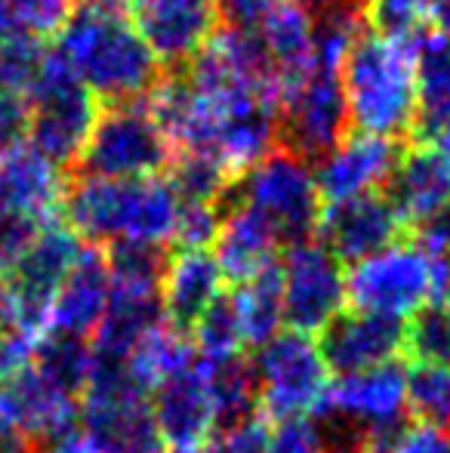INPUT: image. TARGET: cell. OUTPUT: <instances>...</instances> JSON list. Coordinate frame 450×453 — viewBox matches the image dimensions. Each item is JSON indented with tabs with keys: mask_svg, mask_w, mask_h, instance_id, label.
<instances>
[{
	"mask_svg": "<svg viewBox=\"0 0 450 453\" xmlns=\"http://www.w3.org/2000/svg\"><path fill=\"white\" fill-rule=\"evenodd\" d=\"M281 84L250 28H219L188 62L186 78L145 96L173 151L213 161L240 180L271 155L281 136Z\"/></svg>",
	"mask_w": 450,
	"mask_h": 453,
	"instance_id": "cell-1",
	"label": "cell"
},
{
	"mask_svg": "<svg viewBox=\"0 0 450 453\" xmlns=\"http://www.w3.org/2000/svg\"><path fill=\"white\" fill-rule=\"evenodd\" d=\"M53 53L96 102H139L157 84V59L133 28L124 0H78Z\"/></svg>",
	"mask_w": 450,
	"mask_h": 453,
	"instance_id": "cell-2",
	"label": "cell"
},
{
	"mask_svg": "<svg viewBox=\"0 0 450 453\" xmlns=\"http://www.w3.org/2000/svg\"><path fill=\"white\" fill-rule=\"evenodd\" d=\"M182 197L167 176L151 180H99L80 176L68 185V228L87 247L161 253L176 241Z\"/></svg>",
	"mask_w": 450,
	"mask_h": 453,
	"instance_id": "cell-3",
	"label": "cell"
},
{
	"mask_svg": "<svg viewBox=\"0 0 450 453\" xmlns=\"http://www.w3.org/2000/svg\"><path fill=\"white\" fill-rule=\"evenodd\" d=\"M339 87L355 133L395 142L420 118V41L361 31Z\"/></svg>",
	"mask_w": 450,
	"mask_h": 453,
	"instance_id": "cell-4",
	"label": "cell"
},
{
	"mask_svg": "<svg viewBox=\"0 0 450 453\" xmlns=\"http://www.w3.org/2000/svg\"><path fill=\"white\" fill-rule=\"evenodd\" d=\"M445 263L423 241L389 244L373 257L346 269V290L352 311L408 324L432 309L441 293Z\"/></svg>",
	"mask_w": 450,
	"mask_h": 453,
	"instance_id": "cell-5",
	"label": "cell"
},
{
	"mask_svg": "<svg viewBox=\"0 0 450 453\" xmlns=\"http://www.w3.org/2000/svg\"><path fill=\"white\" fill-rule=\"evenodd\" d=\"M256 411L265 423H300L324 411L333 386V370L318 336L281 330L250 361Z\"/></svg>",
	"mask_w": 450,
	"mask_h": 453,
	"instance_id": "cell-6",
	"label": "cell"
},
{
	"mask_svg": "<svg viewBox=\"0 0 450 453\" xmlns=\"http://www.w3.org/2000/svg\"><path fill=\"white\" fill-rule=\"evenodd\" d=\"M65 170L34 145L22 142L0 155V272L19 259L41 228L65 210Z\"/></svg>",
	"mask_w": 450,
	"mask_h": 453,
	"instance_id": "cell-7",
	"label": "cell"
},
{
	"mask_svg": "<svg viewBox=\"0 0 450 453\" xmlns=\"http://www.w3.org/2000/svg\"><path fill=\"white\" fill-rule=\"evenodd\" d=\"M234 203L259 216L281 244L309 241L324 213L315 167L287 149H275L240 176Z\"/></svg>",
	"mask_w": 450,
	"mask_h": 453,
	"instance_id": "cell-8",
	"label": "cell"
},
{
	"mask_svg": "<svg viewBox=\"0 0 450 453\" xmlns=\"http://www.w3.org/2000/svg\"><path fill=\"white\" fill-rule=\"evenodd\" d=\"M25 99H28V145H34L59 167L80 161L99 118V102L72 78L53 47L43 56L34 81L25 90Z\"/></svg>",
	"mask_w": 450,
	"mask_h": 453,
	"instance_id": "cell-9",
	"label": "cell"
},
{
	"mask_svg": "<svg viewBox=\"0 0 450 453\" xmlns=\"http://www.w3.org/2000/svg\"><path fill=\"white\" fill-rule=\"evenodd\" d=\"M109 309L90 340L99 358L124 361L164 321L161 311V253L109 250Z\"/></svg>",
	"mask_w": 450,
	"mask_h": 453,
	"instance_id": "cell-10",
	"label": "cell"
},
{
	"mask_svg": "<svg viewBox=\"0 0 450 453\" xmlns=\"http://www.w3.org/2000/svg\"><path fill=\"white\" fill-rule=\"evenodd\" d=\"M173 164V145L164 136L149 102H118L99 111L80 155L84 176L99 180H151Z\"/></svg>",
	"mask_w": 450,
	"mask_h": 453,
	"instance_id": "cell-11",
	"label": "cell"
},
{
	"mask_svg": "<svg viewBox=\"0 0 450 453\" xmlns=\"http://www.w3.org/2000/svg\"><path fill=\"white\" fill-rule=\"evenodd\" d=\"M80 429L109 448V453H161L149 392L133 382L120 361L93 352L90 380L80 395Z\"/></svg>",
	"mask_w": 450,
	"mask_h": 453,
	"instance_id": "cell-12",
	"label": "cell"
},
{
	"mask_svg": "<svg viewBox=\"0 0 450 453\" xmlns=\"http://www.w3.org/2000/svg\"><path fill=\"white\" fill-rule=\"evenodd\" d=\"M278 284L287 330L321 340L346 315V265L321 241L290 244L284 259H278Z\"/></svg>",
	"mask_w": 450,
	"mask_h": 453,
	"instance_id": "cell-13",
	"label": "cell"
},
{
	"mask_svg": "<svg viewBox=\"0 0 450 453\" xmlns=\"http://www.w3.org/2000/svg\"><path fill=\"white\" fill-rule=\"evenodd\" d=\"M149 401L157 441L173 453L201 450L223 429V413L213 395L210 373L198 352L186 367L167 376L157 388H151Z\"/></svg>",
	"mask_w": 450,
	"mask_h": 453,
	"instance_id": "cell-14",
	"label": "cell"
},
{
	"mask_svg": "<svg viewBox=\"0 0 450 453\" xmlns=\"http://www.w3.org/2000/svg\"><path fill=\"white\" fill-rule=\"evenodd\" d=\"M80 250V238L62 222L41 228L34 238L28 241L16 263L6 269L12 290L22 305V321H25V336L31 342H37L47 330V311L53 296L59 293L62 280L68 278V272L74 269Z\"/></svg>",
	"mask_w": 450,
	"mask_h": 453,
	"instance_id": "cell-15",
	"label": "cell"
},
{
	"mask_svg": "<svg viewBox=\"0 0 450 453\" xmlns=\"http://www.w3.org/2000/svg\"><path fill=\"white\" fill-rule=\"evenodd\" d=\"M136 35L157 65H188L213 41L223 12L217 0H124Z\"/></svg>",
	"mask_w": 450,
	"mask_h": 453,
	"instance_id": "cell-16",
	"label": "cell"
},
{
	"mask_svg": "<svg viewBox=\"0 0 450 453\" xmlns=\"http://www.w3.org/2000/svg\"><path fill=\"white\" fill-rule=\"evenodd\" d=\"M348 114L339 74L315 72L281 99V136L287 151L300 157H321L346 136Z\"/></svg>",
	"mask_w": 450,
	"mask_h": 453,
	"instance_id": "cell-17",
	"label": "cell"
},
{
	"mask_svg": "<svg viewBox=\"0 0 450 453\" xmlns=\"http://www.w3.org/2000/svg\"><path fill=\"white\" fill-rule=\"evenodd\" d=\"M398 167V149L392 139L346 133L327 155L315 164L321 201L339 203L352 197L379 195L383 185L392 182Z\"/></svg>",
	"mask_w": 450,
	"mask_h": 453,
	"instance_id": "cell-18",
	"label": "cell"
},
{
	"mask_svg": "<svg viewBox=\"0 0 450 453\" xmlns=\"http://www.w3.org/2000/svg\"><path fill=\"white\" fill-rule=\"evenodd\" d=\"M401 213L389 195H364L352 201L327 203L318 222V241L339 263H361L395 244L401 234Z\"/></svg>",
	"mask_w": 450,
	"mask_h": 453,
	"instance_id": "cell-19",
	"label": "cell"
},
{
	"mask_svg": "<svg viewBox=\"0 0 450 453\" xmlns=\"http://www.w3.org/2000/svg\"><path fill=\"white\" fill-rule=\"evenodd\" d=\"M4 398L28 444H53L80 426V395L31 361L4 386Z\"/></svg>",
	"mask_w": 450,
	"mask_h": 453,
	"instance_id": "cell-20",
	"label": "cell"
},
{
	"mask_svg": "<svg viewBox=\"0 0 450 453\" xmlns=\"http://www.w3.org/2000/svg\"><path fill=\"white\" fill-rule=\"evenodd\" d=\"M109 257L99 247L80 250L74 269L62 280L59 293L53 296L47 311V330L43 334L68 336V340L90 342L109 309Z\"/></svg>",
	"mask_w": 450,
	"mask_h": 453,
	"instance_id": "cell-21",
	"label": "cell"
},
{
	"mask_svg": "<svg viewBox=\"0 0 450 453\" xmlns=\"http://www.w3.org/2000/svg\"><path fill=\"white\" fill-rule=\"evenodd\" d=\"M225 296V274L210 250H176L161 265L164 321L192 334L198 321Z\"/></svg>",
	"mask_w": 450,
	"mask_h": 453,
	"instance_id": "cell-22",
	"label": "cell"
},
{
	"mask_svg": "<svg viewBox=\"0 0 450 453\" xmlns=\"http://www.w3.org/2000/svg\"><path fill=\"white\" fill-rule=\"evenodd\" d=\"M408 346L404 324L373 318L364 311H346L324 336L321 349L333 373H361V370L395 364L398 352Z\"/></svg>",
	"mask_w": 450,
	"mask_h": 453,
	"instance_id": "cell-23",
	"label": "cell"
},
{
	"mask_svg": "<svg viewBox=\"0 0 450 453\" xmlns=\"http://www.w3.org/2000/svg\"><path fill=\"white\" fill-rule=\"evenodd\" d=\"M250 31L281 84V93L294 90L309 74H315V16L309 10L284 0Z\"/></svg>",
	"mask_w": 450,
	"mask_h": 453,
	"instance_id": "cell-24",
	"label": "cell"
},
{
	"mask_svg": "<svg viewBox=\"0 0 450 453\" xmlns=\"http://www.w3.org/2000/svg\"><path fill=\"white\" fill-rule=\"evenodd\" d=\"M389 201L404 222L426 226L450 207V151L439 145H416L410 155L398 157L389 182Z\"/></svg>",
	"mask_w": 450,
	"mask_h": 453,
	"instance_id": "cell-25",
	"label": "cell"
},
{
	"mask_svg": "<svg viewBox=\"0 0 450 453\" xmlns=\"http://www.w3.org/2000/svg\"><path fill=\"white\" fill-rule=\"evenodd\" d=\"M278 250H281V241L275 238V232L259 216H253L250 210H244L240 203H232L223 213L210 253L219 269H223L225 280L244 284V280L256 278V274L275 269Z\"/></svg>",
	"mask_w": 450,
	"mask_h": 453,
	"instance_id": "cell-26",
	"label": "cell"
},
{
	"mask_svg": "<svg viewBox=\"0 0 450 453\" xmlns=\"http://www.w3.org/2000/svg\"><path fill=\"white\" fill-rule=\"evenodd\" d=\"M225 305L232 311V321L238 327V336L244 349L256 352L259 346L278 336L284 327V305H281V284H278V265L256 278L234 284L232 293H225Z\"/></svg>",
	"mask_w": 450,
	"mask_h": 453,
	"instance_id": "cell-27",
	"label": "cell"
},
{
	"mask_svg": "<svg viewBox=\"0 0 450 453\" xmlns=\"http://www.w3.org/2000/svg\"><path fill=\"white\" fill-rule=\"evenodd\" d=\"M416 127L429 145L450 151V41L420 43V118Z\"/></svg>",
	"mask_w": 450,
	"mask_h": 453,
	"instance_id": "cell-28",
	"label": "cell"
},
{
	"mask_svg": "<svg viewBox=\"0 0 450 453\" xmlns=\"http://www.w3.org/2000/svg\"><path fill=\"white\" fill-rule=\"evenodd\" d=\"M192 358H194L192 340L186 334H179L176 327H170V324H161L120 364L133 376V382L151 395V388H157L167 376L182 370Z\"/></svg>",
	"mask_w": 450,
	"mask_h": 453,
	"instance_id": "cell-29",
	"label": "cell"
},
{
	"mask_svg": "<svg viewBox=\"0 0 450 453\" xmlns=\"http://www.w3.org/2000/svg\"><path fill=\"white\" fill-rule=\"evenodd\" d=\"M78 0H0V43H43L62 31Z\"/></svg>",
	"mask_w": 450,
	"mask_h": 453,
	"instance_id": "cell-30",
	"label": "cell"
},
{
	"mask_svg": "<svg viewBox=\"0 0 450 453\" xmlns=\"http://www.w3.org/2000/svg\"><path fill=\"white\" fill-rule=\"evenodd\" d=\"M408 413L423 426L450 429V361H416L408 370Z\"/></svg>",
	"mask_w": 450,
	"mask_h": 453,
	"instance_id": "cell-31",
	"label": "cell"
},
{
	"mask_svg": "<svg viewBox=\"0 0 450 453\" xmlns=\"http://www.w3.org/2000/svg\"><path fill=\"white\" fill-rule=\"evenodd\" d=\"M429 4L432 0H364V12L377 31L420 41V31L429 25Z\"/></svg>",
	"mask_w": 450,
	"mask_h": 453,
	"instance_id": "cell-32",
	"label": "cell"
},
{
	"mask_svg": "<svg viewBox=\"0 0 450 453\" xmlns=\"http://www.w3.org/2000/svg\"><path fill=\"white\" fill-rule=\"evenodd\" d=\"M408 346L414 349L416 361H450V321L441 309L423 311L408 330Z\"/></svg>",
	"mask_w": 450,
	"mask_h": 453,
	"instance_id": "cell-33",
	"label": "cell"
},
{
	"mask_svg": "<svg viewBox=\"0 0 450 453\" xmlns=\"http://www.w3.org/2000/svg\"><path fill=\"white\" fill-rule=\"evenodd\" d=\"M265 453H337V448L321 426H315L312 419H300V423L275 426Z\"/></svg>",
	"mask_w": 450,
	"mask_h": 453,
	"instance_id": "cell-34",
	"label": "cell"
},
{
	"mask_svg": "<svg viewBox=\"0 0 450 453\" xmlns=\"http://www.w3.org/2000/svg\"><path fill=\"white\" fill-rule=\"evenodd\" d=\"M28 142V99L0 84V155Z\"/></svg>",
	"mask_w": 450,
	"mask_h": 453,
	"instance_id": "cell-35",
	"label": "cell"
},
{
	"mask_svg": "<svg viewBox=\"0 0 450 453\" xmlns=\"http://www.w3.org/2000/svg\"><path fill=\"white\" fill-rule=\"evenodd\" d=\"M383 453H450V435L432 426H404Z\"/></svg>",
	"mask_w": 450,
	"mask_h": 453,
	"instance_id": "cell-36",
	"label": "cell"
},
{
	"mask_svg": "<svg viewBox=\"0 0 450 453\" xmlns=\"http://www.w3.org/2000/svg\"><path fill=\"white\" fill-rule=\"evenodd\" d=\"M223 19L234 25V28H253L263 16H269L278 4L284 0H217Z\"/></svg>",
	"mask_w": 450,
	"mask_h": 453,
	"instance_id": "cell-37",
	"label": "cell"
},
{
	"mask_svg": "<svg viewBox=\"0 0 450 453\" xmlns=\"http://www.w3.org/2000/svg\"><path fill=\"white\" fill-rule=\"evenodd\" d=\"M0 336H22V340H28L25 336L22 305H19V296L12 290L6 272H0Z\"/></svg>",
	"mask_w": 450,
	"mask_h": 453,
	"instance_id": "cell-38",
	"label": "cell"
},
{
	"mask_svg": "<svg viewBox=\"0 0 450 453\" xmlns=\"http://www.w3.org/2000/svg\"><path fill=\"white\" fill-rule=\"evenodd\" d=\"M31 349L34 342L22 340V336H0V388L31 361Z\"/></svg>",
	"mask_w": 450,
	"mask_h": 453,
	"instance_id": "cell-39",
	"label": "cell"
},
{
	"mask_svg": "<svg viewBox=\"0 0 450 453\" xmlns=\"http://www.w3.org/2000/svg\"><path fill=\"white\" fill-rule=\"evenodd\" d=\"M43 453H109V448L78 426V429H72L68 435H62V438H56L53 444H47Z\"/></svg>",
	"mask_w": 450,
	"mask_h": 453,
	"instance_id": "cell-40",
	"label": "cell"
},
{
	"mask_svg": "<svg viewBox=\"0 0 450 453\" xmlns=\"http://www.w3.org/2000/svg\"><path fill=\"white\" fill-rule=\"evenodd\" d=\"M423 244H426L441 263L450 259V207L441 216H435L432 222L423 226Z\"/></svg>",
	"mask_w": 450,
	"mask_h": 453,
	"instance_id": "cell-41",
	"label": "cell"
},
{
	"mask_svg": "<svg viewBox=\"0 0 450 453\" xmlns=\"http://www.w3.org/2000/svg\"><path fill=\"white\" fill-rule=\"evenodd\" d=\"M0 453H28V441H25L19 423L12 419L4 388H0Z\"/></svg>",
	"mask_w": 450,
	"mask_h": 453,
	"instance_id": "cell-42",
	"label": "cell"
},
{
	"mask_svg": "<svg viewBox=\"0 0 450 453\" xmlns=\"http://www.w3.org/2000/svg\"><path fill=\"white\" fill-rule=\"evenodd\" d=\"M429 25L439 31L435 37L450 41V0H432L429 4Z\"/></svg>",
	"mask_w": 450,
	"mask_h": 453,
	"instance_id": "cell-43",
	"label": "cell"
},
{
	"mask_svg": "<svg viewBox=\"0 0 450 453\" xmlns=\"http://www.w3.org/2000/svg\"><path fill=\"white\" fill-rule=\"evenodd\" d=\"M441 305L439 309L445 311V318L450 321V259H445V274H441Z\"/></svg>",
	"mask_w": 450,
	"mask_h": 453,
	"instance_id": "cell-44",
	"label": "cell"
},
{
	"mask_svg": "<svg viewBox=\"0 0 450 453\" xmlns=\"http://www.w3.org/2000/svg\"><path fill=\"white\" fill-rule=\"evenodd\" d=\"M287 4H296L312 12V10H331V6H337V0H287Z\"/></svg>",
	"mask_w": 450,
	"mask_h": 453,
	"instance_id": "cell-45",
	"label": "cell"
},
{
	"mask_svg": "<svg viewBox=\"0 0 450 453\" xmlns=\"http://www.w3.org/2000/svg\"><path fill=\"white\" fill-rule=\"evenodd\" d=\"M447 435H450V432H447Z\"/></svg>",
	"mask_w": 450,
	"mask_h": 453,
	"instance_id": "cell-46",
	"label": "cell"
}]
</instances>
